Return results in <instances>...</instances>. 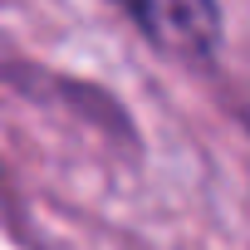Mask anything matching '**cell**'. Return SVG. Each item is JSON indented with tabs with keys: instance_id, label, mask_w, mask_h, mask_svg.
<instances>
[{
	"instance_id": "obj_1",
	"label": "cell",
	"mask_w": 250,
	"mask_h": 250,
	"mask_svg": "<svg viewBox=\"0 0 250 250\" xmlns=\"http://www.w3.org/2000/svg\"><path fill=\"white\" fill-rule=\"evenodd\" d=\"M152 49L177 64L211 69L221 59V5L216 0H113Z\"/></svg>"
}]
</instances>
